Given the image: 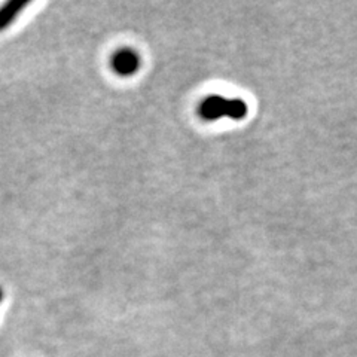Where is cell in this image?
I'll return each instance as SVG.
<instances>
[{
	"mask_svg": "<svg viewBox=\"0 0 357 357\" xmlns=\"http://www.w3.org/2000/svg\"><path fill=\"white\" fill-rule=\"evenodd\" d=\"M3 296H5V294H3V289L0 287V304L3 303Z\"/></svg>",
	"mask_w": 357,
	"mask_h": 357,
	"instance_id": "cell-4",
	"label": "cell"
},
{
	"mask_svg": "<svg viewBox=\"0 0 357 357\" xmlns=\"http://www.w3.org/2000/svg\"><path fill=\"white\" fill-rule=\"evenodd\" d=\"M142 66V59L137 51L132 48L118 50L112 57V69L122 77H128L136 75Z\"/></svg>",
	"mask_w": 357,
	"mask_h": 357,
	"instance_id": "cell-2",
	"label": "cell"
},
{
	"mask_svg": "<svg viewBox=\"0 0 357 357\" xmlns=\"http://www.w3.org/2000/svg\"><path fill=\"white\" fill-rule=\"evenodd\" d=\"M26 0H10L0 8V31L13 26V22L20 17V14L27 8Z\"/></svg>",
	"mask_w": 357,
	"mask_h": 357,
	"instance_id": "cell-3",
	"label": "cell"
},
{
	"mask_svg": "<svg viewBox=\"0 0 357 357\" xmlns=\"http://www.w3.org/2000/svg\"><path fill=\"white\" fill-rule=\"evenodd\" d=\"M198 112L206 121H216L222 116L241 119L248 114V106L243 100H229L222 96H210L199 105Z\"/></svg>",
	"mask_w": 357,
	"mask_h": 357,
	"instance_id": "cell-1",
	"label": "cell"
}]
</instances>
